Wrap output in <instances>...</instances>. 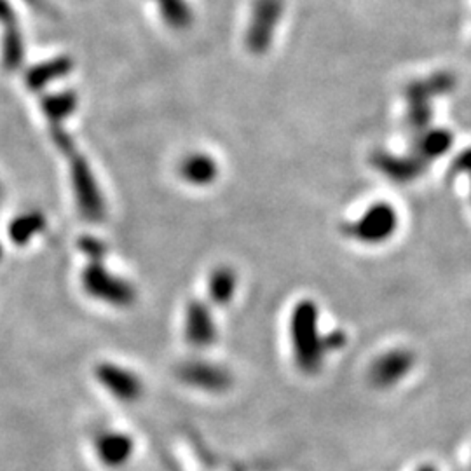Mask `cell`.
Returning <instances> with one entry per match:
<instances>
[{
  "instance_id": "cell-2",
  "label": "cell",
  "mask_w": 471,
  "mask_h": 471,
  "mask_svg": "<svg viewBox=\"0 0 471 471\" xmlns=\"http://www.w3.org/2000/svg\"><path fill=\"white\" fill-rule=\"evenodd\" d=\"M103 383L109 386V389L121 396V398H134L138 394V383L133 376H128V372H123L121 369H105L102 376Z\"/></svg>"
},
{
  "instance_id": "cell-4",
  "label": "cell",
  "mask_w": 471,
  "mask_h": 471,
  "mask_svg": "<svg viewBox=\"0 0 471 471\" xmlns=\"http://www.w3.org/2000/svg\"><path fill=\"white\" fill-rule=\"evenodd\" d=\"M418 471H436L434 468H431V467H423V468H419Z\"/></svg>"
},
{
  "instance_id": "cell-3",
  "label": "cell",
  "mask_w": 471,
  "mask_h": 471,
  "mask_svg": "<svg viewBox=\"0 0 471 471\" xmlns=\"http://www.w3.org/2000/svg\"><path fill=\"white\" fill-rule=\"evenodd\" d=\"M98 452H100V458H103V461H107L109 465H119L128 456V440L119 436V434L100 438Z\"/></svg>"
},
{
  "instance_id": "cell-1",
  "label": "cell",
  "mask_w": 471,
  "mask_h": 471,
  "mask_svg": "<svg viewBox=\"0 0 471 471\" xmlns=\"http://www.w3.org/2000/svg\"><path fill=\"white\" fill-rule=\"evenodd\" d=\"M414 360L405 351H393L378 360L372 367V379L379 386L398 383L412 367Z\"/></svg>"
}]
</instances>
